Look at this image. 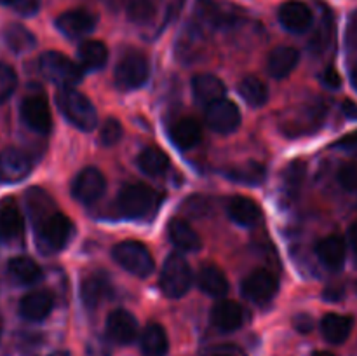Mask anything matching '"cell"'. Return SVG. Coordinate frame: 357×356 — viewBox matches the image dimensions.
Returning a JSON list of instances; mask_svg holds the SVG:
<instances>
[{
    "mask_svg": "<svg viewBox=\"0 0 357 356\" xmlns=\"http://www.w3.org/2000/svg\"><path fill=\"white\" fill-rule=\"evenodd\" d=\"M351 80H352V86H354V89L357 91V65L352 68V73H351Z\"/></svg>",
    "mask_w": 357,
    "mask_h": 356,
    "instance_id": "cell-48",
    "label": "cell"
},
{
    "mask_svg": "<svg viewBox=\"0 0 357 356\" xmlns=\"http://www.w3.org/2000/svg\"><path fill=\"white\" fill-rule=\"evenodd\" d=\"M35 223L37 246L42 253H58L73 237V223L66 215L51 212Z\"/></svg>",
    "mask_w": 357,
    "mask_h": 356,
    "instance_id": "cell-1",
    "label": "cell"
},
{
    "mask_svg": "<svg viewBox=\"0 0 357 356\" xmlns=\"http://www.w3.org/2000/svg\"><path fill=\"white\" fill-rule=\"evenodd\" d=\"M342 110H344V114L347 115L349 119H357V105L354 101H344V103H342Z\"/></svg>",
    "mask_w": 357,
    "mask_h": 356,
    "instance_id": "cell-46",
    "label": "cell"
},
{
    "mask_svg": "<svg viewBox=\"0 0 357 356\" xmlns=\"http://www.w3.org/2000/svg\"><path fill=\"white\" fill-rule=\"evenodd\" d=\"M96 27V17L86 9H72L56 17V28L68 38L89 35Z\"/></svg>",
    "mask_w": 357,
    "mask_h": 356,
    "instance_id": "cell-12",
    "label": "cell"
},
{
    "mask_svg": "<svg viewBox=\"0 0 357 356\" xmlns=\"http://www.w3.org/2000/svg\"><path fill=\"white\" fill-rule=\"evenodd\" d=\"M279 23L291 34H305L312 24V10L300 0H288L278 10Z\"/></svg>",
    "mask_w": 357,
    "mask_h": 356,
    "instance_id": "cell-14",
    "label": "cell"
},
{
    "mask_svg": "<svg viewBox=\"0 0 357 356\" xmlns=\"http://www.w3.org/2000/svg\"><path fill=\"white\" fill-rule=\"evenodd\" d=\"M150 65L143 52L131 51L119 59L115 66V84L121 89H138L149 80Z\"/></svg>",
    "mask_w": 357,
    "mask_h": 356,
    "instance_id": "cell-7",
    "label": "cell"
},
{
    "mask_svg": "<svg viewBox=\"0 0 357 356\" xmlns=\"http://www.w3.org/2000/svg\"><path fill=\"white\" fill-rule=\"evenodd\" d=\"M192 91H194L195 100L208 107V105L225 98L227 87L223 84V80L218 79L216 75H211V73H199V75H195L192 79Z\"/></svg>",
    "mask_w": 357,
    "mask_h": 356,
    "instance_id": "cell-18",
    "label": "cell"
},
{
    "mask_svg": "<svg viewBox=\"0 0 357 356\" xmlns=\"http://www.w3.org/2000/svg\"><path fill=\"white\" fill-rule=\"evenodd\" d=\"M21 119L24 124L31 129V131L38 133V135H47L52 128V115L49 103L45 101L44 96L38 94H31L21 101L20 108Z\"/></svg>",
    "mask_w": 357,
    "mask_h": 356,
    "instance_id": "cell-10",
    "label": "cell"
},
{
    "mask_svg": "<svg viewBox=\"0 0 357 356\" xmlns=\"http://www.w3.org/2000/svg\"><path fill=\"white\" fill-rule=\"evenodd\" d=\"M139 351L143 356H166L169 339L159 323H149L139 335Z\"/></svg>",
    "mask_w": 357,
    "mask_h": 356,
    "instance_id": "cell-21",
    "label": "cell"
},
{
    "mask_svg": "<svg viewBox=\"0 0 357 356\" xmlns=\"http://www.w3.org/2000/svg\"><path fill=\"white\" fill-rule=\"evenodd\" d=\"M112 257L122 269L138 278H146L152 274L153 265H155L153 257L146 250L145 244L138 243V241H122V243L115 244Z\"/></svg>",
    "mask_w": 357,
    "mask_h": 356,
    "instance_id": "cell-6",
    "label": "cell"
},
{
    "mask_svg": "<svg viewBox=\"0 0 357 356\" xmlns=\"http://www.w3.org/2000/svg\"><path fill=\"white\" fill-rule=\"evenodd\" d=\"M206 122L220 135H230L241 126V110L234 101L222 98L206 108Z\"/></svg>",
    "mask_w": 357,
    "mask_h": 356,
    "instance_id": "cell-8",
    "label": "cell"
},
{
    "mask_svg": "<svg viewBox=\"0 0 357 356\" xmlns=\"http://www.w3.org/2000/svg\"><path fill=\"white\" fill-rule=\"evenodd\" d=\"M211 321L218 330L236 332L244 321V311L234 300H220L211 311Z\"/></svg>",
    "mask_w": 357,
    "mask_h": 356,
    "instance_id": "cell-19",
    "label": "cell"
},
{
    "mask_svg": "<svg viewBox=\"0 0 357 356\" xmlns=\"http://www.w3.org/2000/svg\"><path fill=\"white\" fill-rule=\"evenodd\" d=\"M171 243L183 251H197L201 250V237L195 232L194 227L181 218H173L167 225Z\"/></svg>",
    "mask_w": 357,
    "mask_h": 356,
    "instance_id": "cell-25",
    "label": "cell"
},
{
    "mask_svg": "<svg viewBox=\"0 0 357 356\" xmlns=\"http://www.w3.org/2000/svg\"><path fill=\"white\" fill-rule=\"evenodd\" d=\"M197 285L206 295L216 297V299L227 295V292H229V281H227L225 274L216 265H204V267H201L197 274Z\"/></svg>",
    "mask_w": 357,
    "mask_h": 356,
    "instance_id": "cell-28",
    "label": "cell"
},
{
    "mask_svg": "<svg viewBox=\"0 0 357 356\" xmlns=\"http://www.w3.org/2000/svg\"><path fill=\"white\" fill-rule=\"evenodd\" d=\"M110 295V285L101 276H89L80 285V299L87 309H96Z\"/></svg>",
    "mask_w": 357,
    "mask_h": 356,
    "instance_id": "cell-31",
    "label": "cell"
},
{
    "mask_svg": "<svg viewBox=\"0 0 357 356\" xmlns=\"http://www.w3.org/2000/svg\"><path fill=\"white\" fill-rule=\"evenodd\" d=\"M107 191V180L96 168H84L72 184V195L82 205H93Z\"/></svg>",
    "mask_w": 357,
    "mask_h": 356,
    "instance_id": "cell-9",
    "label": "cell"
},
{
    "mask_svg": "<svg viewBox=\"0 0 357 356\" xmlns=\"http://www.w3.org/2000/svg\"><path fill=\"white\" fill-rule=\"evenodd\" d=\"M31 161L17 149H6L0 152V181L20 184L30 175Z\"/></svg>",
    "mask_w": 357,
    "mask_h": 356,
    "instance_id": "cell-13",
    "label": "cell"
},
{
    "mask_svg": "<svg viewBox=\"0 0 357 356\" xmlns=\"http://www.w3.org/2000/svg\"><path fill=\"white\" fill-rule=\"evenodd\" d=\"M3 40H6L7 47L16 52V54H23V52L31 51L35 47V44H37L35 35L28 28H24L23 24L17 23L9 24L3 30Z\"/></svg>",
    "mask_w": 357,
    "mask_h": 356,
    "instance_id": "cell-32",
    "label": "cell"
},
{
    "mask_svg": "<svg viewBox=\"0 0 357 356\" xmlns=\"http://www.w3.org/2000/svg\"><path fill=\"white\" fill-rule=\"evenodd\" d=\"M138 166L149 177H159V175L167 171L169 159H167V156L162 150L149 147V149L142 150V154L138 156Z\"/></svg>",
    "mask_w": 357,
    "mask_h": 356,
    "instance_id": "cell-35",
    "label": "cell"
},
{
    "mask_svg": "<svg viewBox=\"0 0 357 356\" xmlns=\"http://www.w3.org/2000/svg\"><path fill=\"white\" fill-rule=\"evenodd\" d=\"M335 147H338V149H344V150H356L357 149V131H352V133H349V135H345L344 138L338 140V142L335 143Z\"/></svg>",
    "mask_w": 357,
    "mask_h": 356,
    "instance_id": "cell-44",
    "label": "cell"
},
{
    "mask_svg": "<svg viewBox=\"0 0 357 356\" xmlns=\"http://www.w3.org/2000/svg\"><path fill=\"white\" fill-rule=\"evenodd\" d=\"M38 68L49 82L61 87H73L82 80V66L58 51H47L38 58Z\"/></svg>",
    "mask_w": 357,
    "mask_h": 356,
    "instance_id": "cell-3",
    "label": "cell"
},
{
    "mask_svg": "<svg viewBox=\"0 0 357 356\" xmlns=\"http://www.w3.org/2000/svg\"><path fill=\"white\" fill-rule=\"evenodd\" d=\"M300 61V52L296 49L288 47V45H282V47L274 49L268 56L267 61V70L274 79L281 80L286 79L293 70L296 68Z\"/></svg>",
    "mask_w": 357,
    "mask_h": 356,
    "instance_id": "cell-22",
    "label": "cell"
},
{
    "mask_svg": "<svg viewBox=\"0 0 357 356\" xmlns=\"http://www.w3.org/2000/svg\"><path fill=\"white\" fill-rule=\"evenodd\" d=\"M7 272H9L13 281L17 283V285L30 286L42 279L40 267L37 265V262H33L28 257L13 258L9 265H7Z\"/></svg>",
    "mask_w": 357,
    "mask_h": 356,
    "instance_id": "cell-30",
    "label": "cell"
},
{
    "mask_svg": "<svg viewBox=\"0 0 357 356\" xmlns=\"http://www.w3.org/2000/svg\"><path fill=\"white\" fill-rule=\"evenodd\" d=\"M17 87V75L7 63H0V105L6 103Z\"/></svg>",
    "mask_w": 357,
    "mask_h": 356,
    "instance_id": "cell-38",
    "label": "cell"
},
{
    "mask_svg": "<svg viewBox=\"0 0 357 356\" xmlns=\"http://www.w3.org/2000/svg\"><path fill=\"white\" fill-rule=\"evenodd\" d=\"M79 63L84 70H101L108 61V49L100 40H86L79 45Z\"/></svg>",
    "mask_w": 357,
    "mask_h": 356,
    "instance_id": "cell-29",
    "label": "cell"
},
{
    "mask_svg": "<svg viewBox=\"0 0 357 356\" xmlns=\"http://www.w3.org/2000/svg\"><path fill=\"white\" fill-rule=\"evenodd\" d=\"M295 327L298 328L302 334H309L312 330V320L309 316H298L295 320Z\"/></svg>",
    "mask_w": 357,
    "mask_h": 356,
    "instance_id": "cell-45",
    "label": "cell"
},
{
    "mask_svg": "<svg viewBox=\"0 0 357 356\" xmlns=\"http://www.w3.org/2000/svg\"><path fill=\"white\" fill-rule=\"evenodd\" d=\"M159 202V195L152 187L145 184L126 185L117 198V206L121 213L128 218H142L152 213Z\"/></svg>",
    "mask_w": 357,
    "mask_h": 356,
    "instance_id": "cell-4",
    "label": "cell"
},
{
    "mask_svg": "<svg viewBox=\"0 0 357 356\" xmlns=\"http://www.w3.org/2000/svg\"><path fill=\"white\" fill-rule=\"evenodd\" d=\"M169 138L176 149H194V147L202 140V128L195 119L183 117L171 126Z\"/></svg>",
    "mask_w": 357,
    "mask_h": 356,
    "instance_id": "cell-20",
    "label": "cell"
},
{
    "mask_svg": "<svg viewBox=\"0 0 357 356\" xmlns=\"http://www.w3.org/2000/svg\"><path fill=\"white\" fill-rule=\"evenodd\" d=\"M278 279L265 269H257L243 281V295L255 304H267L278 293Z\"/></svg>",
    "mask_w": 357,
    "mask_h": 356,
    "instance_id": "cell-11",
    "label": "cell"
},
{
    "mask_svg": "<svg viewBox=\"0 0 357 356\" xmlns=\"http://www.w3.org/2000/svg\"><path fill=\"white\" fill-rule=\"evenodd\" d=\"M49 356H70V353L68 351H56V353H52V355H49Z\"/></svg>",
    "mask_w": 357,
    "mask_h": 356,
    "instance_id": "cell-50",
    "label": "cell"
},
{
    "mask_svg": "<svg viewBox=\"0 0 357 356\" xmlns=\"http://www.w3.org/2000/svg\"><path fill=\"white\" fill-rule=\"evenodd\" d=\"M321 82L328 87V89H338L342 86V77L333 66H328L323 73H321Z\"/></svg>",
    "mask_w": 357,
    "mask_h": 356,
    "instance_id": "cell-42",
    "label": "cell"
},
{
    "mask_svg": "<svg viewBox=\"0 0 357 356\" xmlns=\"http://www.w3.org/2000/svg\"><path fill=\"white\" fill-rule=\"evenodd\" d=\"M197 14L213 28H230L239 21V10L216 0H197Z\"/></svg>",
    "mask_w": 357,
    "mask_h": 356,
    "instance_id": "cell-15",
    "label": "cell"
},
{
    "mask_svg": "<svg viewBox=\"0 0 357 356\" xmlns=\"http://www.w3.org/2000/svg\"><path fill=\"white\" fill-rule=\"evenodd\" d=\"M24 222L20 209L14 205H3L0 208V237L6 243H16L23 237Z\"/></svg>",
    "mask_w": 357,
    "mask_h": 356,
    "instance_id": "cell-27",
    "label": "cell"
},
{
    "mask_svg": "<svg viewBox=\"0 0 357 356\" xmlns=\"http://www.w3.org/2000/svg\"><path fill=\"white\" fill-rule=\"evenodd\" d=\"M160 290L169 299H180L192 286V269L180 255H171L162 265L159 278Z\"/></svg>",
    "mask_w": 357,
    "mask_h": 356,
    "instance_id": "cell-5",
    "label": "cell"
},
{
    "mask_svg": "<svg viewBox=\"0 0 357 356\" xmlns=\"http://www.w3.org/2000/svg\"><path fill=\"white\" fill-rule=\"evenodd\" d=\"M230 181H236L241 185H258L265 180V166L260 163H246L243 166H234L230 170L223 171Z\"/></svg>",
    "mask_w": 357,
    "mask_h": 356,
    "instance_id": "cell-33",
    "label": "cell"
},
{
    "mask_svg": "<svg viewBox=\"0 0 357 356\" xmlns=\"http://www.w3.org/2000/svg\"><path fill=\"white\" fill-rule=\"evenodd\" d=\"M312 356H335V355L330 351H316Z\"/></svg>",
    "mask_w": 357,
    "mask_h": 356,
    "instance_id": "cell-49",
    "label": "cell"
},
{
    "mask_svg": "<svg viewBox=\"0 0 357 356\" xmlns=\"http://www.w3.org/2000/svg\"><path fill=\"white\" fill-rule=\"evenodd\" d=\"M59 112L82 131H93L98 124V114L89 98L73 87H61L56 96Z\"/></svg>",
    "mask_w": 357,
    "mask_h": 356,
    "instance_id": "cell-2",
    "label": "cell"
},
{
    "mask_svg": "<svg viewBox=\"0 0 357 356\" xmlns=\"http://www.w3.org/2000/svg\"><path fill=\"white\" fill-rule=\"evenodd\" d=\"M338 181L342 187L349 192L357 191V166L354 164H345L338 171Z\"/></svg>",
    "mask_w": 357,
    "mask_h": 356,
    "instance_id": "cell-41",
    "label": "cell"
},
{
    "mask_svg": "<svg viewBox=\"0 0 357 356\" xmlns=\"http://www.w3.org/2000/svg\"><path fill=\"white\" fill-rule=\"evenodd\" d=\"M128 16L138 24L150 23L155 16V3L153 0H131L128 6Z\"/></svg>",
    "mask_w": 357,
    "mask_h": 356,
    "instance_id": "cell-37",
    "label": "cell"
},
{
    "mask_svg": "<svg viewBox=\"0 0 357 356\" xmlns=\"http://www.w3.org/2000/svg\"><path fill=\"white\" fill-rule=\"evenodd\" d=\"M54 300L49 292L44 290H37V292H30L21 299L20 302V314L26 321H44L45 318L51 314Z\"/></svg>",
    "mask_w": 357,
    "mask_h": 356,
    "instance_id": "cell-17",
    "label": "cell"
},
{
    "mask_svg": "<svg viewBox=\"0 0 357 356\" xmlns=\"http://www.w3.org/2000/svg\"><path fill=\"white\" fill-rule=\"evenodd\" d=\"M107 335L117 344H131L138 335V320L129 311H114L107 318Z\"/></svg>",
    "mask_w": 357,
    "mask_h": 356,
    "instance_id": "cell-16",
    "label": "cell"
},
{
    "mask_svg": "<svg viewBox=\"0 0 357 356\" xmlns=\"http://www.w3.org/2000/svg\"><path fill=\"white\" fill-rule=\"evenodd\" d=\"M303 178H305V164L300 163V161L289 163L284 175H282V191L288 198H295L298 194Z\"/></svg>",
    "mask_w": 357,
    "mask_h": 356,
    "instance_id": "cell-36",
    "label": "cell"
},
{
    "mask_svg": "<svg viewBox=\"0 0 357 356\" xmlns=\"http://www.w3.org/2000/svg\"><path fill=\"white\" fill-rule=\"evenodd\" d=\"M316 255L328 269L338 271V269L344 267L345 255H347V246H345V241L342 239V237L328 236L317 243Z\"/></svg>",
    "mask_w": 357,
    "mask_h": 356,
    "instance_id": "cell-24",
    "label": "cell"
},
{
    "mask_svg": "<svg viewBox=\"0 0 357 356\" xmlns=\"http://www.w3.org/2000/svg\"><path fill=\"white\" fill-rule=\"evenodd\" d=\"M227 209H229V216L232 218V222H236L237 225L253 227L261 220V209L253 199L241 198V195L232 198Z\"/></svg>",
    "mask_w": 357,
    "mask_h": 356,
    "instance_id": "cell-26",
    "label": "cell"
},
{
    "mask_svg": "<svg viewBox=\"0 0 357 356\" xmlns=\"http://www.w3.org/2000/svg\"><path fill=\"white\" fill-rule=\"evenodd\" d=\"M354 320L351 316L331 313L326 314L321 321V334L330 344H344L351 337Z\"/></svg>",
    "mask_w": 357,
    "mask_h": 356,
    "instance_id": "cell-23",
    "label": "cell"
},
{
    "mask_svg": "<svg viewBox=\"0 0 357 356\" xmlns=\"http://www.w3.org/2000/svg\"><path fill=\"white\" fill-rule=\"evenodd\" d=\"M42 0H0V3L10 7L21 16H33L40 9Z\"/></svg>",
    "mask_w": 357,
    "mask_h": 356,
    "instance_id": "cell-40",
    "label": "cell"
},
{
    "mask_svg": "<svg viewBox=\"0 0 357 356\" xmlns=\"http://www.w3.org/2000/svg\"><path fill=\"white\" fill-rule=\"evenodd\" d=\"M345 44L349 49L357 47V10H354L347 23V30H345Z\"/></svg>",
    "mask_w": 357,
    "mask_h": 356,
    "instance_id": "cell-43",
    "label": "cell"
},
{
    "mask_svg": "<svg viewBox=\"0 0 357 356\" xmlns=\"http://www.w3.org/2000/svg\"><path fill=\"white\" fill-rule=\"evenodd\" d=\"M239 94L250 107H264L268 100V87L257 77H246L239 84Z\"/></svg>",
    "mask_w": 357,
    "mask_h": 356,
    "instance_id": "cell-34",
    "label": "cell"
},
{
    "mask_svg": "<svg viewBox=\"0 0 357 356\" xmlns=\"http://www.w3.org/2000/svg\"><path fill=\"white\" fill-rule=\"evenodd\" d=\"M122 126L121 122L117 121V119H108L107 122L103 124V128H101L100 131V140L103 145L110 147V145H115V143L119 142V140L122 138Z\"/></svg>",
    "mask_w": 357,
    "mask_h": 356,
    "instance_id": "cell-39",
    "label": "cell"
},
{
    "mask_svg": "<svg viewBox=\"0 0 357 356\" xmlns=\"http://www.w3.org/2000/svg\"><path fill=\"white\" fill-rule=\"evenodd\" d=\"M349 243H351V246L354 248L357 253V222L352 223L351 229H349Z\"/></svg>",
    "mask_w": 357,
    "mask_h": 356,
    "instance_id": "cell-47",
    "label": "cell"
}]
</instances>
